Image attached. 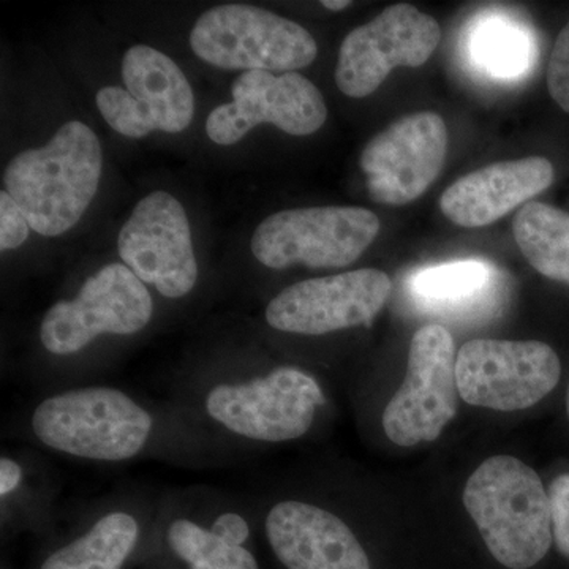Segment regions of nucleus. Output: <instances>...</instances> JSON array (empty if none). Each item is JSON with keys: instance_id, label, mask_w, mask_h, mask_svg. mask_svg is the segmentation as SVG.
Returning a JSON list of instances; mask_svg holds the SVG:
<instances>
[{"instance_id": "obj_6", "label": "nucleus", "mask_w": 569, "mask_h": 569, "mask_svg": "<svg viewBox=\"0 0 569 569\" xmlns=\"http://www.w3.org/2000/svg\"><path fill=\"white\" fill-rule=\"evenodd\" d=\"M380 219L366 208L323 206L272 213L252 236L253 257L266 268L305 264L339 269L353 264L376 241Z\"/></svg>"}, {"instance_id": "obj_1", "label": "nucleus", "mask_w": 569, "mask_h": 569, "mask_svg": "<svg viewBox=\"0 0 569 569\" xmlns=\"http://www.w3.org/2000/svg\"><path fill=\"white\" fill-rule=\"evenodd\" d=\"M102 167L97 134L70 121L47 144L18 153L3 181L32 230L52 238L80 222L99 190Z\"/></svg>"}, {"instance_id": "obj_15", "label": "nucleus", "mask_w": 569, "mask_h": 569, "mask_svg": "<svg viewBox=\"0 0 569 569\" xmlns=\"http://www.w3.org/2000/svg\"><path fill=\"white\" fill-rule=\"evenodd\" d=\"M448 153L443 118L419 111L400 118L367 142L361 168L373 201L406 206L436 182Z\"/></svg>"}, {"instance_id": "obj_28", "label": "nucleus", "mask_w": 569, "mask_h": 569, "mask_svg": "<svg viewBox=\"0 0 569 569\" xmlns=\"http://www.w3.org/2000/svg\"><path fill=\"white\" fill-rule=\"evenodd\" d=\"M323 3L325 9L332 10V11H340L346 10L348 7L351 6V2H348V0H325Z\"/></svg>"}, {"instance_id": "obj_5", "label": "nucleus", "mask_w": 569, "mask_h": 569, "mask_svg": "<svg viewBox=\"0 0 569 569\" xmlns=\"http://www.w3.org/2000/svg\"><path fill=\"white\" fill-rule=\"evenodd\" d=\"M190 47L197 58L223 70L291 73L317 59L312 33L298 22L244 3L212 7L194 22Z\"/></svg>"}, {"instance_id": "obj_14", "label": "nucleus", "mask_w": 569, "mask_h": 569, "mask_svg": "<svg viewBox=\"0 0 569 569\" xmlns=\"http://www.w3.org/2000/svg\"><path fill=\"white\" fill-rule=\"evenodd\" d=\"M118 252L142 283L164 298H183L197 284L192 230L173 194L152 192L134 206L119 233Z\"/></svg>"}, {"instance_id": "obj_13", "label": "nucleus", "mask_w": 569, "mask_h": 569, "mask_svg": "<svg viewBox=\"0 0 569 569\" xmlns=\"http://www.w3.org/2000/svg\"><path fill=\"white\" fill-rule=\"evenodd\" d=\"M233 102L213 108L206 133L220 146L236 144L254 127L272 123L293 137H307L328 118L323 93L298 71H244L231 86Z\"/></svg>"}, {"instance_id": "obj_7", "label": "nucleus", "mask_w": 569, "mask_h": 569, "mask_svg": "<svg viewBox=\"0 0 569 569\" xmlns=\"http://www.w3.org/2000/svg\"><path fill=\"white\" fill-rule=\"evenodd\" d=\"M148 284L123 263L103 266L88 277L73 299L50 307L40 325V342L48 353H80L100 336H133L151 323Z\"/></svg>"}, {"instance_id": "obj_29", "label": "nucleus", "mask_w": 569, "mask_h": 569, "mask_svg": "<svg viewBox=\"0 0 569 569\" xmlns=\"http://www.w3.org/2000/svg\"><path fill=\"white\" fill-rule=\"evenodd\" d=\"M567 410H568V417H569V387H568V395H567Z\"/></svg>"}, {"instance_id": "obj_16", "label": "nucleus", "mask_w": 569, "mask_h": 569, "mask_svg": "<svg viewBox=\"0 0 569 569\" xmlns=\"http://www.w3.org/2000/svg\"><path fill=\"white\" fill-rule=\"evenodd\" d=\"M266 538L287 569H370L369 557L350 527L328 509L283 500L269 509Z\"/></svg>"}, {"instance_id": "obj_3", "label": "nucleus", "mask_w": 569, "mask_h": 569, "mask_svg": "<svg viewBox=\"0 0 569 569\" xmlns=\"http://www.w3.org/2000/svg\"><path fill=\"white\" fill-rule=\"evenodd\" d=\"M43 447L92 462H126L151 441V413L118 388L84 387L41 400L31 418Z\"/></svg>"}, {"instance_id": "obj_12", "label": "nucleus", "mask_w": 569, "mask_h": 569, "mask_svg": "<svg viewBox=\"0 0 569 569\" xmlns=\"http://www.w3.org/2000/svg\"><path fill=\"white\" fill-rule=\"evenodd\" d=\"M391 295V280L378 269L302 280L266 307V323L288 335L326 336L372 325Z\"/></svg>"}, {"instance_id": "obj_18", "label": "nucleus", "mask_w": 569, "mask_h": 569, "mask_svg": "<svg viewBox=\"0 0 569 569\" xmlns=\"http://www.w3.org/2000/svg\"><path fill=\"white\" fill-rule=\"evenodd\" d=\"M408 290L422 310L447 318L488 317L500 306V271L481 260L455 261L411 276Z\"/></svg>"}, {"instance_id": "obj_10", "label": "nucleus", "mask_w": 569, "mask_h": 569, "mask_svg": "<svg viewBox=\"0 0 569 569\" xmlns=\"http://www.w3.org/2000/svg\"><path fill=\"white\" fill-rule=\"evenodd\" d=\"M122 78L127 89L108 86L96 97L104 121L116 132L138 140L153 130L183 132L193 121L192 86L163 52L148 44L130 48L123 54Z\"/></svg>"}, {"instance_id": "obj_24", "label": "nucleus", "mask_w": 569, "mask_h": 569, "mask_svg": "<svg viewBox=\"0 0 569 569\" xmlns=\"http://www.w3.org/2000/svg\"><path fill=\"white\" fill-rule=\"evenodd\" d=\"M28 219L7 190L0 193V250L18 249L29 236Z\"/></svg>"}, {"instance_id": "obj_26", "label": "nucleus", "mask_w": 569, "mask_h": 569, "mask_svg": "<svg viewBox=\"0 0 569 569\" xmlns=\"http://www.w3.org/2000/svg\"><path fill=\"white\" fill-rule=\"evenodd\" d=\"M209 530H211L216 537L228 542V545L241 546V548H246L250 539L249 520L238 511H220L219 515L212 519Z\"/></svg>"}, {"instance_id": "obj_2", "label": "nucleus", "mask_w": 569, "mask_h": 569, "mask_svg": "<svg viewBox=\"0 0 569 569\" xmlns=\"http://www.w3.org/2000/svg\"><path fill=\"white\" fill-rule=\"evenodd\" d=\"M463 505L489 552L509 569L535 567L552 546L549 493L533 468L511 456L485 460L468 478Z\"/></svg>"}, {"instance_id": "obj_20", "label": "nucleus", "mask_w": 569, "mask_h": 569, "mask_svg": "<svg viewBox=\"0 0 569 569\" xmlns=\"http://www.w3.org/2000/svg\"><path fill=\"white\" fill-rule=\"evenodd\" d=\"M512 231L531 268L569 287V212L530 201L516 213Z\"/></svg>"}, {"instance_id": "obj_22", "label": "nucleus", "mask_w": 569, "mask_h": 569, "mask_svg": "<svg viewBox=\"0 0 569 569\" xmlns=\"http://www.w3.org/2000/svg\"><path fill=\"white\" fill-rule=\"evenodd\" d=\"M471 54L475 62L493 77L516 78L529 67L530 37L512 21L490 18L475 29Z\"/></svg>"}, {"instance_id": "obj_21", "label": "nucleus", "mask_w": 569, "mask_h": 569, "mask_svg": "<svg viewBox=\"0 0 569 569\" xmlns=\"http://www.w3.org/2000/svg\"><path fill=\"white\" fill-rule=\"evenodd\" d=\"M167 542L189 569H260L249 549L228 545L209 527L183 516L168 523Z\"/></svg>"}, {"instance_id": "obj_9", "label": "nucleus", "mask_w": 569, "mask_h": 569, "mask_svg": "<svg viewBox=\"0 0 569 569\" xmlns=\"http://www.w3.org/2000/svg\"><path fill=\"white\" fill-rule=\"evenodd\" d=\"M455 340L441 325H427L411 339L407 377L383 413V429L399 447L440 437L459 402Z\"/></svg>"}, {"instance_id": "obj_11", "label": "nucleus", "mask_w": 569, "mask_h": 569, "mask_svg": "<svg viewBox=\"0 0 569 569\" xmlns=\"http://www.w3.org/2000/svg\"><path fill=\"white\" fill-rule=\"evenodd\" d=\"M436 18L417 7L397 3L359 26L340 44L337 88L351 99L377 91L396 67H421L440 43Z\"/></svg>"}, {"instance_id": "obj_27", "label": "nucleus", "mask_w": 569, "mask_h": 569, "mask_svg": "<svg viewBox=\"0 0 569 569\" xmlns=\"http://www.w3.org/2000/svg\"><path fill=\"white\" fill-rule=\"evenodd\" d=\"M24 482V468L20 460L2 456L0 459V497L2 501L9 500L13 493L21 489Z\"/></svg>"}, {"instance_id": "obj_8", "label": "nucleus", "mask_w": 569, "mask_h": 569, "mask_svg": "<svg viewBox=\"0 0 569 569\" xmlns=\"http://www.w3.org/2000/svg\"><path fill=\"white\" fill-rule=\"evenodd\" d=\"M560 376L559 356L538 340H470L456 362L463 402L497 411L533 407L556 389Z\"/></svg>"}, {"instance_id": "obj_19", "label": "nucleus", "mask_w": 569, "mask_h": 569, "mask_svg": "<svg viewBox=\"0 0 569 569\" xmlns=\"http://www.w3.org/2000/svg\"><path fill=\"white\" fill-rule=\"evenodd\" d=\"M140 535L141 526L133 512L112 509L80 537L54 550L40 569H122Z\"/></svg>"}, {"instance_id": "obj_25", "label": "nucleus", "mask_w": 569, "mask_h": 569, "mask_svg": "<svg viewBox=\"0 0 569 569\" xmlns=\"http://www.w3.org/2000/svg\"><path fill=\"white\" fill-rule=\"evenodd\" d=\"M552 533L557 549L569 559V475H561L549 489Z\"/></svg>"}, {"instance_id": "obj_23", "label": "nucleus", "mask_w": 569, "mask_h": 569, "mask_svg": "<svg viewBox=\"0 0 569 569\" xmlns=\"http://www.w3.org/2000/svg\"><path fill=\"white\" fill-rule=\"evenodd\" d=\"M548 89L561 110L569 112V21L550 52Z\"/></svg>"}, {"instance_id": "obj_4", "label": "nucleus", "mask_w": 569, "mask_h": 569, "mask_svg": "<svg viewBox=\"0 0 569 569\" xmlns=\"http://www.w3.org/2000/svg\"><path fill=\"white\" fill-rule=\"evenodd\" d=\"M326 402L316 378L298 367L217 381L206 388L201 408L228 436L258 443H284L305 437Z\"/></svg>"}, {"instance_id": "obj_17", "label": "nucleus", "mask_w": 569, "mask_h": 569, "mask_svg": "<svg viewBox=\"0 0 569 569\" xmlns=\"http://www.w3.org/2000/svg\"><path fill=\"white\" fill-rule=\"evenodd\" d=\"M552 163L545 157L497 162L471 171L445 190L440 209L449 222L463 228L496 223L553 182Z\"/></svg>"}]
</instances>
